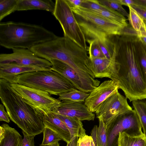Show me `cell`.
I'll return each mask as SVG.
<instances>
[{
    "instance_id": "obj_1",
    "label": "cell",
    "mask_w": 146,
    "mask_h": 146,
    "mask_svg": "<svg viewBox=\"0 0 146 146\" xmlns=\"http://www.w3.org/2000/svg\"><path fill=\"white\" fill-rule=\"evenodd\" d=\"M137 36L120 35L112 38L118 63L115 83L131 102L146 99V84L138 61Z\"/></svg>"
},
{
    "instance_id": "obj_2",
    "label": "cell",
    "mask_w": 146,
    "mask_h": 146,
    "mask_svg": "<svg viewBox=\"0 0 146 146\" xmlns=\"http://www.w3.org/2000/svg\"><path fill=\"white\" fill-rule=\"evenodd\" d=\"M30 50L37 56L48 61L56 59L65 62L83 76L95 78L86 66L90 59L88 51L67 37L58 36Z\"/></svg>"
},
{
    "instance_id": "obj_3",
    "label": "cell",
    "mask_w": 146,
    "mask_h": 146,
    "mask_svg": "<svg viewBox=\"0 0 146 146\" xmlns=\"http://www.w3.org/2000/svg\"><path fill=\"white\" fill-rule=\"evenodd\" d=\"M0 98L10 119L30 136L43 132L45 127L41 115L24 102L10 83L0 78Z\"/></svg>"
},
{
    "instance_id": "obj_4",
    "label": "cell",
    "mask_w": 146,
    "mask_h": 146,
    "mask_svg": "<svg viewBox=\"0 0 146 146\" xmlns=\"http://www.w3.org/2000/svg\"><path fill=\"white\" fill-rule=\"evenodd\" d=\"M58 36L37 25L13 21L0 23V45L7 48L30 49Z\"/></svg>"
},
{
    "instance_id": "obj_5",
    "label": "cell",
    "mask_w": 146,
    "mask_h": 146,
    "mask_svg": "<svg viewBox=\"0 0 146 146\" xmlns=\"http://www.w3.org/2000/svg\"><path fill=\"white\" fill-rule=\"evenodd\" d=\"M71 9L86 42L96 39L108 43L112 37L120 35L124 28L88 9L81 6Z\"/></svg>"
},
{
    "instance_id": "obj_6",
    "label": "cell",
    "mask_w": 146,
    "mask_h": 146,
    "mask_svg": "<svg viewBox=\"0 0 146 146\" xmlns=\"http://www.w3.org/2000/svg\"><path fill=\"white\" fill-rule=\"evenodd\" d=\"M58 96L77 89L65 77L52 70H40L20 74L6 80Z\"/></svg>"
},
{
    "instance_id": "obj_7",
    "label": "cell",
    "mask_w": 146,
    "mask_h": 146,
    "mask_svg": "<svg viewBox=\"0 0 146 146\" xmlns=\"http://www.w3.org/2000/svg\"><path fill=\"white\" fill-rule=\"evenodd\" d=\"M52 14L60 23L64 36L70 38L87 50L88 46L84 35L66 0H56Z\"/></svg>"
},
{
    "instance_id": "obj_8",
    "label": "cell",
    "mask_w": 146,
    "mask_h": 146,
    "mask_svg": "<svg viewBox=\"0 0 146 146\" xmlns=\"http://www.w3.org/2000/svg\"><path fill=\"white\" fill-rule=\"evenodd\" d=\"M10 84L23 100L41 115L54 111L60 105L61 101L46 92L18 83H10Z\"/></svg>"
},
{
    "instance_id": "obj_9",
    "label": "cell",
    "mask_w": 146,
    "mask_h": 146,
    "mask_svg": "<svg viewBox=\"0 0 146 146\" xmlns=\"http://www.w3.org/2000/svg\"><path fill=\"white\" fill-rule=\"evenodd\" d=\"M106 128L107 146H118L120 133L125 132L132 135H138L143 133L138 116L134 109L118 116Z\"/></svg>"
},
{
    "instance_id": "obj_10",
    "label": "cell",
    "mask_w": 146,
    "mask_h": 146,
    "mask_svg": "<svg viewBox=\"0 0 146 146\" xmlns=\"http://www.w3.org/2000/svg\"><path fill=\"white\" fill-rule=\"evenodd\" d=\"M127 99L117 90L108 98L95 112L97 118H102L106 128L118 116L133 110Z\"/></svg>"
},
{
    "instance_id": "obj_11",
    "label": "cell",
    "mask_w": 146,
    "mask_h": 146,
    "mask_svg": "<svg viewBox=\"0 0 146 146\" xmlns=\"http://www.w3.org/2000/svg\"><path fill=\"white\" fill-rule=\"evenodd\" d=\"M52 64L51 69L63 75L78 90L87 93L100 85V81L83 76L76 72L70 66L62 61L56 60L49 61Z\"/></svg>"
},
{
    "instance_id": "obj_12",
    "label": "cell",
    "mask_w": 146,
    "mask_h": 146,
    "mask_svg": "<svg viewBox=\"0 0 146 146\" xmlns=\"http://www.w3.org/2000/svg\"><path fill=\"white\" fill-rule=\"evenodd\" d=\"M13 52L0 54V64L14 63L25 65H37L50 68L52 64L49 61L36 55L30 49L13 48Z\"/></svg>"
},
{
    "instance_id": "obj_13",
    "label": "cell",
    "mask_w": 146,
    "mask_h": 146,
    "mask_svg": "<svg viewBox=\"0 0 146 146\" xmlns=\"http://www.w3.org/2000/svg\"><path fill=\"white\" fill-rule=\"evenodd\" d=\"M119 89L117 85L113 80H106L90 92L84 104L90 111L95 112L103 103Z\"/></svg>"
},
{
    "instance_id": "obj_14",
    "label": "cell",
    "mask_w": 146,
    "mask_h": 146,
    "mask_svg": "<svg viewBox=\"0 0 146 146\" xmlns=\"http://www.w3.org/2000/svg\"><path fill=\"white\" fill-rule=\"evenodd\" d=\"M118 64L113 50V56L111 59L106 58L90 59L86 66L95 78H108L115 83Z\"/></svg>"
},
{
    "instance_id": "obj_15",
    "label": "cell",
    "mask_w": 146,
    "mask_h": 146,
    "mask_svg": "<svg viewBox=\"0 0 146 146\" xmlns=\"http://www.w3.org/2000/svg\"><path fill=\"white\" fill-rule=\"evenodd\" d=\"M53 111L59 114L77 118L81 121L94 120L95 118V114L82 102L63 100L59 106Z\"/></svg>"
},
{
    "instance_id": "obj_16",
    "label": "cell",
    "mask_w": 146,
    "mask_h": 146,
    "mask_svg": "<svg viewBox=\"0 0 146 146\" xmlns=\"http://www.w3.org/2000/svg\"><path fill=\"white\" fill-rule=\"evenodd\" d=\"M41 116L45 127L55 132L67 143L70 141L71 136L68 129L55 112L51 111Z\"/></svg>"
},
{
    "instance_id": "obj_17",
    "label": "cell",
    "mask_w": 146,
    "mask_h": 146,
    "mask_svg": "<svg viewBox=\"0 0 146 146\" xmlns=\"http://www.w3.org/2000/svg\"><path fill=\"white\" fill-rule=\"evenodd\" d=\"M51 70L50 68L37 65L25 66L14 63L0 64V78L6 80L22 73L37 71Z\"/></svg>"
},
{
    "instance_id": "obj_18",
    "label": "cell",
    "mask_w": 146,
    "mask_h": 146,
    "mask_svg": "<svg viewBox=\"0 0 146 146\" xmlns=\"http://www.w3.org/2000/svg\"><path fill=\"white\" fill-rule=\"evenodd\" d=\"M22 136L14 128L3 123L0 126V146H21Z\"/></svg>"
},
{
    "instance_id": "obj_19",
    "label": "cell",
    "mask_w": 146,
    "mask_h": 146,
    "mask_svg": "<svg viewBox=\"0 0 146 146\" xmlns=\"http://www.w3.org/2000/svg\"><path fill=\"white\" fill-rule=\"evenodd\" d=\"M55 3L51 0H18L16 11L41 10L53 13Z\"/></svg>"
},
{
    "instance_id": "obj_20",
    "label": "cell",
    "mask_w": 146,
    "mask_h": 146,
    "mask_svg": "<svg viewBox=\"0 0 146 146\" xmlns=\"http://www.w3.org/2000/svg\"><path fill=\"white\" fill-rule=\"evenodd\" d=\"M57 115L66 124L70 132L71 139L75 136H77L79 138L86 135V131L83 127L82 121L75 117L58 114Z\"/></svg>"
},
{
    "instance_id": "obj_21",
    "label": "cell",
    "mask_w": 146,
    "mask_h": 146,
    "mask_svg": "<svg viewBox=\"0 0 146 146\" xmlns=\"http://www.w3.org/2000/svg\"><path fill=\"white\" fill-rule=\"evenodd\" d=\"M118 146H146V137L143 133L132 135L125 132L120 133Z\"/></svg>"
},
{
    "instance_id": "obj_22",
    "label": "cell",
    "mask_w": 146,
    "mask_h": 146,
    "mask_svg": "<svg viewBox=\"0 0 146 146\" xmlns=\"http://www.w3.org/2000/svg\"><path fill=\"white\" fill-rule=\"evenodd\" d=\"M90 10L108 20L121 25L124 27L127 26L129 25L124 16L118 12L108 7L107 8L102 10L96 11Z\"/></svg>"
},
{
    "instance_id": "obj_23",
    "label": "cell",
    "mask_w": 146,
    "mask_h": 146,
    "mask_svg": "<svg viewBox=\"0 0 146 146\" xmlns=\"http://www.w3.org/2000/svg\"><path fill=\"white\" fill-rule=\"evenodd\" d=\"M128 7L129 9L128 19L132 28L137 33H146V25L142 17L131 6Z\"/></svg>"
},
{
    "instance_id": "obj_24",
    "label": "cell",
    "mask_w": 146,
    "mask_h": 146,
    "mask_svg": "<svg viewBox=\"0 0 146 146\" xmlns=\"http://www.w3.org/2000/svg\"><path fill=\"white\" fill-rule=\"evenodd\" d=\"M89 94H90L75 89L59 95L58 99L60 101L66 100L74 102L84 103Z\"/></svg>"
},
{
    "instance_id": "obj_25",
    "label": "cell",
    "mask_w": 146,
    "mask_h": 146,
    "mask_svg": "<svg viewBox=\"0 0 146 146\" xmlns=\"http://www.w3.org/2000/svg\"><path fill=\"white\" fill-rule=\"evenodd\" d=\"M134 110L136 112L139 119L143 134L146 137V106L145 102L140 100L132 102Z\"/></svg>"
},
{
    "instance_id": "obj_26",
    "label": "cell",
    "mask_w": 146,
    "mask_h": 146,
    "mask_svg": "<svg viewBox=\"0 0 146 146\" xmlns=\"http://www.w3.org/2000/svg\"><path fill=\"white\" fill-rule=\"evenodd\" d=\"M18 0H0V21L15 11Z\"/></svg>"
},
{
    "instance_id": "obj_27",
    "label": "cell",
    "mask_w": 146,
    "mask_h": 146,
    "mask_svg": "<svg viewBox=\"0 0 146 146\" xmlns=\"http://www.w3.org/2000/svg\"><path fill=\"white\" fill-rule=\"evenodd\" d=\"M137 48L140 68L146 84V46L139 40L138 38L137 43Z\"/></svg>"
},
{
    "instance_id": "obj_28",
    "label": "cell",
    "mask_w": 146,
    "mask_h": 146,
    "mask_svg": "<svg viewBox=\"0 0 146 146\" xmlns=\"http://www.w3.org/2000/svg\"><path fill=\"white\" fill-rule=\"evenodd\" d=\"M43 139L41 146L49 145L58 142L59 141L62 140V139L55 132L50 129L45 127L43 132Z\"/></svg>"
},
{
    "instance_id": "obj_29",
    "label": "cell",
    "mask_w": 146,
    "mask_h": 146,
    "mask_svg": "<svg viewBox=\"0 0 146 146\" xmlns=\"http://www.w3.org/2000/svg\"><path fill=\"white\" fill-rule=\"evenodd\" d=\"M87 42L89 45L87 51L90 59L106 58L100 48L98 40H90Z\"/></svg>"
},
{
    "instance_id": "obj_30",
    "label": "cell",
    "mask_w": 146,
    "mask_h": 146,
    "mask_svg": "<svg viewBox=\"0 0 146 146\" xmlns=\"http://www.w3.org/2000/svg\"><path fill=\"white\" fill-rule=\"evenodd\" d=\"M99 125L97 131V137L98 146H107V135L106 125L102 118H98Z\"/></svg>"
},
{
    "instance_id": "obj_31",
    "label": "cell",
    "mask_w": 146,
    "mask_h": 146,
    "mask_svg": "<svg viewBox=\"0 0 146 146\" xmlns=\"http://www.w3.org/2000/svg\"><path fill=\"white\" fill-rule=\"evenodd\" d=\"M98 1L102 5L118 12L124 16L128 17L129 13L123 7L122 5L118 1V0Z\"/></svg>"
},
{
    "instance_id": "obj_32",
    "label": "cell",
    "mask_w": 146,
    "mask_h": 146,
    "mask_svg": "<svg viewBox=\"0 0 146 146\" xmlns=\"http://www.w3.org/2000/svg\"><path fill=\"white\" fill-rule=\"evenodd\" d=\"M80 6L96 11L102 10L107 8L101 4L98 0H83Z\"/></svg>"
},
{
    "instance_id": "obj_33",
    "label": "cell",
    "mask_w": 146,
    "mask_h": 146,
    "mask_svg": "<svg viewBox=\"0 0 146 146\" xmlns=\"http://www.w3.org/2000/svg\"><path fill=\"white\" fill-rule=\"evenodd\" d=\"M92 140L93 139L91 136L86 135L78 138V146H91Z\"/></svg>"
},
{
    "instance_id": "obj_34",
    "label": "cell",
    "mask_w": 146,
    "mask_h": 146,
    "mask_svg": "<svg viewBox=\"0 0 146 146\" xmlns=\"http://www.w3.org/2000/svg\"><path fill=\"white\" fill-rule=\"evenodd\" d=\"M23 135V138L22 139L21 146H35L34 138L35 136H30L22 131Z\"/></svg>"
},
{
    "instance_id": "obj_35",
    "label": "cell",
    "mask_w": 146,
    "mask_h": 146,
    "mask_svg": "<svg viewBox=\"0 0 146 146\" xmlns=\"http://www.w3.org/2000/svg\"><path fill=\"white\" fill-rule=\"evenodd\" d=\"M131 6L139 13L144 20L146 21V7L137 3Z\"/></svg>"
},
{
    "instance_id": "obj_36",
    "label": "cell",
    "mask_w": 146,
    "mask_h": 146,
    "mask_svg": "<svg viewBox=\"0 0 146 146\" xmlns=\"http://www.w3.org/2000/svg\"><path fill=\"white\" fill-rule=\"evenodd\" d=\"M3 104H0V121H4L9 123L10 119L7 113L5 110Z\"/></svg>"
},
{
    "instance_id": "obj_37",
    "label": "cell",
    "mask_w": 146,
    "mask_h": 146,
    "mask_svg": "<svg viewBox=\"0 0 146 146\" xmlns=\"http://www.w3.org/2000/svg\"><path fill=\"white\" fill-rule=\"evenodd\" d=\"M97 125H95L91 132V136L93 139L91 146H98L97 137V131L98 128Z\"/></svg>"
},
{
    "instance_id": "obj_38",
    "label": "cell",
    "mask_w": 146,
    "mask_h": 146,
    "mask_svg": "<svg viewBox=\"0 0 146 146\" xmlns=\"http://www.w3.org/2000/svg\"><path fill=\"white\" fill-rule=\"evenodd\" d=\"M83 0H66L71 8L80 6Z\"/></svg>"
},
{
    "instance_id": "obj_39",
    "label": "cell",
    "mask_w": 146,
    "mask_h": 146,
    "mask_svg": "<svg viewBox=\"0 0 146 146\" xmlns=\"http://www.w3.org/2000/svg\"><path fill=\"white\" fill-rule=\"evenodd\" d=\"M119 2L121 5L128 6H132L137 3L135 0H118Z\"/></svg>"
},
{
    "instance_id": "obj_40",
    "label": "cell",
    "mask_w": 146,
    "mask_h": 146,
    "mask_svg": "<svg viewBox=\"0 0 146 146\" xmlns=\"http://www.w3.org/2000/svg\"><path fill=\"white\" fill-rule=\"evenodd\" d=\"M78 138L77 136L73 137L69 142L67 143L66 146H78Z\"/></svg>"
},
{
    "instance_id": "obj_41",
    "label": "cell",
    "mask_w": 146,
    "mask_h": 146,
    "mask_svg": "<svg viewBox=\"0 0 146 146\" xmlns=\"http://www.w3.org/2000/svg\"><path fill=\"white\" fill-rule=\"evenodd\" d=\"M139 40L144 45L146 46V36H137Z\"/></svg>"
},
{
    "instance_id": "obj_42",
    "label": "cell",
    "mask_w": 146,
    "mask_h": 146,
    "mask_svg": "<svg viewBox=\"0 0 146 146\" xmlns=\"http://www.w3.org/2000/svg\"><path fill=\"white\" fill-rule=\"evenodd\" d=\"M136 2L146 7V0H135Z\"/></svg>"
},
{
    "instance_id": "obj_43",
    "label": "cell",
    "mask_w": 146,
    "mask_h": 146,
    "mask_svg": "<svg viewBox=\"0 0 146 146\" xmlns=\"http://www.w3.org/2000/svg\"><path fill=\"white\" fill-rule=\"evenodd\" d=\"M49 146H60V145L58 142H57L49 145Z\"/></svg>"
},
{
    "instance_id": "obj_44",
    "label": "cell",
    "mask_w": 146,
    "mask_h": 146,
    "mask_svg": "<svg viewBox=\"0 0 146 146\" xmlns=\"http://www.w3.org/2000/svg\"><path fill=\"white\" fill-rule=\"evenodd\" d=\"M144 21V22H145L146 25V21Z\"/></svg>"
},
{
    "instance_id": "obj_45",
    "label": "cell",
    "mask_w": 146,
    "mask_h": 146,
    "mask_svg": "<svg viewBox=\"0 0 146 146\" xmlns=\"http://www.w3.org/2000/svg\"><path fill=\"white\" fill-rule=\"evenodd\" d=\"M145 102V105H146V101Z\"/></svg>"
}]
</instances>
